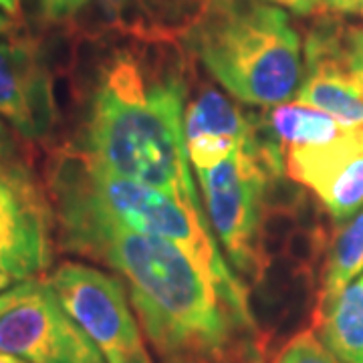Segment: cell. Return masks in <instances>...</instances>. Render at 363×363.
<instances>
[{"instance_id": "obj_1", "label": "cell", "mask_w": 363, "mask_h": 363, "mask_svg": "<svg viewBox=\"0 0 363 363\" xmlns=\"http://www.w3.org/2000/svg\"><path fill=\"white\" fill-rule=\"evenodd\" d=\"M63 247L107 264L130 291L157 363H262L248 301L228 295L182 248L52 196Z\"/></svg>"}, {"instance_id": "obj_2", "label": "cell", "mask_w": 363, "mask_h": 363, "mask_svg": "<svg viewBox=\"0 0 363 363\" xmlns=\"http://www.w3.org/2000/svg\"><path fill=\"white\" fill-rule=\"evenodd\" d=\"M184 99L182 73L117 52L93 93L81 154L111 174L166 192L210 224L190 172Z\"/></svg>"}, {"instance_id": "obj_3", "label": "cell", "mask_w": 363, "mask_h": 363, "mask_svg": "<svg viewBox=\"0 0 363 363\" xmlns=\"http://www.w3.org/2000/svg\"><path fill=\"white\" fill-rule=\"evenodd\" d=\"M184 43L242 104L277 107L301 85V39L279 6L260 0H210L184 33Z\"/></svg>"}, {"instance_id": "obj_4", "label": "cell", "mask_w": 363, "mask_h": 363, "mask_svg": "<svg viewBox=\"0 0 363 363\" xmlns=\"http://www.w3.org/2000/svg\"><path fill=\"white\" fill-rule=\"evenodd\" d=\"M49 186L51 196L75 200L123 228L176 245L228 295L248 301L242 281L224 260L212 226L176 198L111 174L81 152H67L55 160Z\"/></svg>"}, {"instance_id": "obj_5", "label": "cell", "mask_w": 363, "mask_h": 363, "mask_svg": "<svg viewBox=\"0 0 363 363\" xmlns=\"http://www.w3.org/2000/svg\"><path fill=\"white\" fill-rule=\"evenodd\" d=\"M285 166L283 150L257 123L255 135L210 169H196L206 216L222 252L238 274L262 271V212L269 184Z\"/></svg>"}, {"instance_id": "obj_6", "label": "cell", "mask_w": 363, "mask_h": 363, "mask_svg": "<svg viewBox=\"0 0 363 363\" xmlns=\"http://www.w3.org/2000/svg\"><path fill=\"white\" fill-rule=\"evenodd\" d=\"M47 285L61 307L97 345L105 362L154 363L119 277L69 260L52 271Z\"/></svg>"}, {"instance_id": "obj_7", "label": "cell", "mask_w": 363, "mask_h": 363, "mask_svg": "<svg viewBox=\"0 0 363 363\" xmlns=\"http://www.w3.org/2000/svg\"><path fill=\"white\" fill-rule=\"evenodd\" d=\"M297 99L347 128L363 125V28L337 16L315 21L305 39Z\"/></svg>"}, {"instance_id": "obj_8", "label": "cell", "mask_w": 363, "mask_h": 363, "mask_svg": "<svg viewBox=\"0 0 363 363\" xmlns=\"http://www.w3.org/2000/svg\"><path fill=\"white\" fill-rule=\"evenodd\" d=\"M0 351L26 363H107L47 281L0 317Z\"/></svg>"}, {"instance_id": "obj_9", "label": "cell", "mask_w": 363, "mask_h": 363, "mask_svg": "<svg viewBox=\"0 0 363 363\" xmlns=\"http://www.w3.org/2000/svg\"><path fill=\"white\" fill-rule=\"evenodd\" d=\"M285 168L335 220H350L363 208V125L325 143L289 147Z\"/></svg>"}, {"instance_id": "obj_10", "label": "cell", "mask_w": 363, "mask_h": 363, "mask_svg": "<svg viewBox=\"0 0 363 363\" xmlns=\"http://www.w3.org/2000/svg\"><path fill=\"white\" fill-rule=\"evenodd\" d=\"M0 117L26 140H43L57 105L45 61L26 40H0Z\"/></svg>"}, {"instance_id": "obj_11", "label": "cell", "mask_w": 363, "mask_h": 363, "mask_svg": "<svg viewBox=\"0 0 363 363\" xmlns=\"http://www.w3.org/2000/svg\"><path fill=\"white\" fill-rule=\"evenodd\" d=\"M186 150L196 169H210L255 135L257 121L220 91L206 89L186 113Z\"/></svg>"}, {"instance_id": "obj_12", "label": "cell", "mask_w": 363, "mask_h": 363, "mask_svg": "<svg viewBox=\"0 0 363 363\" xmlns=\"http://www.w3.org/2000/svg\"><path fill=\"white\" fill-rule=\"evenodd\" d=\"M51 260L47 214L40 204L0 208V274L30 281Z\"/></svg>"}, {"instance_id": "obj_13", "label": "cell", "mask_w": 363, "mask_h": 363, "mask_svg": "<svg viewBox=\"0 0 363 363\" xmlns=\"http://www.w3.org/2000/svg\"><path fill=\"white\" fill-rule=\"evenodd\" d=\"M319 339L343 363H363V272L315 309Z\"/></svg>"}, {"instance_id": "obj_14", "label": "cell", "mask_w": 363, "mask_h": 363, "mask_svg": "<svg viewBox=\"0 0 363 363\" xmlns=\"http://www.w3.org/2000/svg\"><path fill=\"white\" fill-rule=\"evenodd\" d=\"M260 125L272 142L283 150V154L289 147L329 142L347 130V125L339 123L335 117L301 101H286L271 107L269 116L260 121Z\"/></svg>"}, {"instance_id": "obj_15", "label": "cell", "mask_w": 363, "mask_h": 363, "mask_svg": "<svg viewBox=\"0 0 363 363\" xmlns=\"http://www.w3.org/2000/svg\"><path fill=\"white\" fill-rule=\"evenodd\" d=\"M363 272V208L335 234L325 262L317 307L335 298Z\"/></svg>"}, {"instance_id": "obj_16", "label": "cell", "mask_w": 363, "mask_h": 363, "mask_svg": "<svg viewBox=\"0 0 363 363\" xmlns=\"http://www.w3.org/2000/svg\"><path fill=\"white\" fill-rule=\"evenodd\" d=\"M157 30H188L210 0H131Z\"/></svg>"}, {"instance_id": "obj_17", "label": "cell", "mask_w": 363, "mask_h": 363, "mask_svg": "<svg viewBox=\"0 0 363 363\" xmlns=\"http://www.w3.org/2000/svg\"><path fill=\"white\" fill-rule=\"evenodd\" d=\"M272 363H343L325 345L313 331H301L283 350L277 353Z\"/></svg>"}, {"instance_id": "obj_18", "label": "cell", "mask_w": 363, "mask_h": 363, "mask_svg": "<svg viewBox=\"0 0 363 363\" xmlns=\"http://www.w3.org/2000/svg\"><path fill=\"white\" fill-rule=\"evenodd\" d=\"M40 204L39 194L25 169L0 162V208Z\"/></svg>"}, {"instance_id": "obj_19", "label": "cell", "mask_w": 363, "mask_h": 363, "mask_svg": "<svg viewBox=\"0 0 363 363\" xmlns=\"http://www.w3.org/2000/svg\"><path fill=\"white\" fill-rule=\"evenodd\" d=\"M43 16L52 23L73 21L89 6L93 0H37Z\"/></svg>"}, {"instance_id": "obj_20", "label": "cell", "mask_w": 363, "mask_h": 363, "mask_svg": "<svg viewBox=\"0 0 363 363\" xmlns=\"http://www.w3.org/2000/svg\"><path fill=\"white\" fill-rule=\"evenodd\" d=\"M37 285H39V281L30 279V281H21V283H16L11 289H6L4 293H0V317L9 309H13L16 303H21L23 298L28 297Z\"/></svg>"}, {"instance_id": "obj_21", "label": "cell", "mask_w": 363, "mask_h": 363, "mask_svg": "<svg viewBox=\"0 0 363 363\" xmlns=\"http://www.w3.org/2000/svg\"><path fill=\"white\" fill-rule=\"evenodd\" d=\"M260 2H267V4H272V6H283L286 11L301 14V16L317 13L323 6L321 0H260Z\"/></svg>"}, {"instance_id": "obj_22", "label": "cell", "mask_w": 363, "mask_h": 363, "mask_svg": "<svg viewBox=\"0 0 363 363\" xmlns=\"http://www.w3.org/2000/svg\"><path fill=\"white\" fill-rule=\"evenodd\" d=\"M16 154V142L13 131L9 130L6 121L0 117V160H11Z\"/></svg>"}, {"instance_id": "obj_23", "label": "cell", "mask_w": 363, "mask_h": 363, "mask_svg": "<svg viewBox=\"0 0 363 363\" xmlns=\"http://www.w3.org/2000/svg\"><path fill=\"white\" fill-rule=\"evenodd\" d=\"M321 2H323V6L327 11L339 14L357 13L363 4V0H321Z\"/></svg>"}, {"instance_id": "obj_24", "label": "cell", "mask_w": 363, "mask_h": 363, "mask_svg": "<svg viewBox=\"0 0 363 363\" xmlns=\"http://www.w3.org/2000/svg\"><path fill=\"white\" fill-rule=\"evenodd\" d=\"M99 4L104 6V11L111 14V16H119L123 6L128 4V0H99Z\"/></svg>"}, {"instance_id": "obj_25", "label": "cell", "mask_w": 363, "mask_h": 363, "mask_svg": "<svg viewBox=\"0 0 363 363\" xmlns=\"http://www.w3.org/2000/svg\"><path fill=\"white\" fill-rule=\"evenodd\" d=\"M0 11L6 16H18L21 14V0H0Z\"/></svg>"}, {"instance_id": "obj_26", "label": "cell", "mask_w": 363, "mask_h": 363, "mask_svg": "<svg viewBox=\"0 0 363 363\" xmlns=\"http://www.w3.org/2000/svg\"><path fill=\"white\" fill-rule=\"evenodd\" d=\"M14 23L11 21V16H6V14L0 13V35H6V33H11L13 30Z\"/></svg>"}, {"instance_id": "obj_27", "label": "cell", "mask_w": 363, "mask_h": 363, "mask_svg": "<svg viewBox=\"0 0 363 363\" xmlns=\"http://www.w3.org/2000/svg\"><path fill=\"white\" fill-rule=\"evenodd\" d=\"M13 285H16V281H13V279L6 277V274H0V293H4L6 289H11Z\"/></svg>"}, {"instance_id": "obj_28", "label": "cell", "mask_w": 363, "mask_h": 363, "mask_svg": "<svg viewBox=\"0 0 363 363\" xmlns=\"http://www.w3.org/2000/svg\"><path fill=\"white\" fill-rule=\"evenodd\" d=\"M0 363H26V362L18 359V357H14V355H11V353L0 351Z\"/></svg>"}, {"instance_id": "obj_29", "label": "cell", "mask_w": 363, "mask_h": 363, "mask_svg": "<svg viewBox=\"0 0 363 363\" xmlns=\"http://www.w3.org/2000/svg\"><path fill=\"white\" fill-rule=\"evenodd\" d=\"M359 13H362V16H363V4H362V9H359Z\"/></svg>"}]
</instances>
